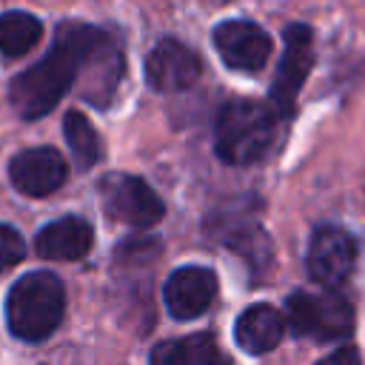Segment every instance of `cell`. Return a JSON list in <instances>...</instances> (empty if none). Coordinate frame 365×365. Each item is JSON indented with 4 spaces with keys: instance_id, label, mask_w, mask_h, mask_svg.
Wrapping results in <instances>:
<instances>
[{
    "instance_id": "cell-7",
    "label": "cell",
    "mask_w": 365,
    "mask_h": 365,
    "mask_svg": "<svg viewBox=\"0 0 365 365\" xmlns=\"http://www.w3.org/2000/svg\"><path fill=\"white\" fill-rule=\"evenodd\" d=\"M308 274L322 288H336L348 279L354 262H356V245L351 234L334 225H322L314 231L308 245Z\"/></svg>"
},
{
    "instance_id": "cell-19",
    "label": "cell",
    "mask_w": 365,
    "mask_h": 365,
    "mask_svg": "<svg viewBox=\"0 0 365 365\" xmlns=\"http://www.w3.org/2000/svg\"><path fill=\"white\" fill-rule=\"evenodd\" d=\"M359 359V354L354 351V348H342V351H336V354H331L325 362H356Z\"/></svg>"
},
{
    "instance_id": "cell-14",
    "label": "cell",
    "mask_w": 365,
    "mask_h": 365,
    "mask_svg": "<svg viewBox=\"0 0 365 365\" xmlns=\"http://www.w3.org/2000/svg\"><path fill=\"white\" fill-rule=\"evenodd\" d=\"M34 245L46 259H80L91 248V228L83 217H60L37 231Z\"/></svg>"
},
{
    "instance_id": "cell-11",
    "label": "cell",
    "mask_w": 365,
    "mask_h": 365,
    "mask_svg": "<svg viewBox=\"0 0 365 365\" xmlns=\"http://www.w3.org/2000/svg\"><path fill=\"white\" fill-rule=\"evenodd\" d=\"M68 165L54 148H26L9 163L14 188L26 197H46L66 182Z\"/></svg>"
},
{
    "instance_id": "cell-8",
    "label": "cell",
    "mask_w": 365,
    "mask_h": 365,
    "mask_svg": "<svg viewBox=\"0 0 365 365\" xmlns=\"http://www.w3.org/2000/svg\"><path fill=\"white\" fill-rule=\"evenodd\" d=\"M214 46L228 68L259 71L271 57V37L248 20H225L214 29Z\"/></svg>"
},
{
    "instance_id": "cell-17",
    "label": "cell",
    "mask_w": 365,
    "mask_h": 365,
    "mask_svg": "<svg viewBox=\"0 0 365 365\" xmlns=\"http://www.w3.org/2000/svg\"><path fill=\"white\" fill-rule=\"evenodd\" d=\"M63 131H66V143H68L74 165L80 171L91 168L100 160V137H97L94 125L80 111H68L63 120Z\"/></svg>"
},
{
    "instance_id": "cell-12",
    "label": "cell",
    "mask_w": 365,
    "mask_h": 365,
    "mask_svg": "<svg viewBox=\"0 0 365 365\" xmlns=\"http://www.w3.org/2000/svg\"><path fill=\"white\" fill-rule=\"evenodd\" d=\"M120 74H123L120 51L114 48L111 37L103 31V37L86 54V60L80 66V74H77V80L83 86V97L91 100V103H97V106H106V100L117 88Z\"/></svg>"
},
{
    "instance_id": "cell-10",
    "label": "cell",
    "mask_w": 365,
    "mask_h": 365,
    "mask_svg": "<svg viewBox=\"0 0 365 365\" xmlns=\"http://www.w3.org/2000/svg\"><path fill=\"white\" fill-rule=\"evenodd\" d=\"M200 71V57L180 40H160L145 57V80L154 91H182L197 83Z\"/></svg>"
},
{
    "instance_id": "cell-15",
    "label": "cell",
    "mask_w": 365,
    "mask_h": 365,
    "mask_svg": "<svg viewBox=\"0 0 365 365\" xmlns=\"http://www.w3.org/2000/svg\"><path fill=\"white\" fill-rule=\"evenodd\" d=\"M217 359H220V351L208 334L160 342L151 351V362H157V365H211Z\"/></svg>"
},
{
    "instance_id": "cell-5",
    "label": "cell",
    "mask_w": 365,
    "mask_h": 365,
    "mask_svg": "<svg viewBox=\"0 0 365 365\" xmlns=\"http://www.w3.org/2000/svg\"><path fill=\"white\" fill-rule=\"evenodd\" d=\"M97 194L108 217L134 228H148L160 222L165 211L154 188L134 174H106L97 185Z\"/></svg>"
},
{
    "instance_id": "cell-4",
    "label": "cell",
    "mask_w": 365,
    "mask_h": 365,
    "mask_svg": "<svg viewBox=\"0 0 365 365\" xmlns=\"http://www.w3.org/2000/svg\"><path fill=\"white\" fill-rule=\"evenodd\" d=\"M285 319H288L294 334L311 336V339H319V342L345 339L354 328L351 305L342 297H336L334 291H328V294L297 291L294 297H288Z\"/></svg>"
},
{
    "instance_id": "cell-16",
    "label": "cell",
    "mask_w": 365,
    "mask_h": 365,
    "mask_svg": "<svg viewBox=\"0 0 365 365\" xmlns=\"http://www.w3.org/2000/svg\"><path fill=\"white\" fill-rule=\"evenodd\" d=\"M43 34V26L37 17L26 11H6L0 14V54L20 57L26 54Z\"/></svg>"
},
{
    "instance_id": "cell-1",
    "label": "cell",
    "mask_w": 365,
    "mask_h": 365,
    "mask_svg": "<svg viewBox=\"0 0 365 365\" xmlns=\"http://www.w3.org/2000/svg\"><path fill=\"white\" fill-rule=\"evenodd\" d=\"M100 37H103V29L86 26V23H63L54 34L51 51L40 63H34L29 71L11 80L9 100L14 111L26 120H37L48 114L60 103V97L68 91V86L77 80L86 54Z\"/></svg>"
},
{
    "instance_id": "cell-2",
    "label": "cell",
    "mask_w": 365,
    "mask_h": 365,
    "mask_svg": "<svg viewBox=\"0 0 365 365\" xmlns=\"http://www.w3.org/2000/svg\"><path fill=\"white\" fill-rule=\"evenodd\" d=\"M66 314V288L57 274L31 271L20 277L6 297L9 331L23 342H43L57 331Z\"/></svg>"
},
{
    "instance_id": "cell-3",
    "label": "cell",
    "mask_w": 365,
    "mask_h": 365,
    "mask_svg": "<svg viewBox=\"0 0 365 365\" xmlns=\"http://www.w3.org/2000/svg\"><path fill=\"white\" fill-rule=\"evenodd\" d=\"M274 111L259 100H228L217 111L214 151L231 165L259 160L274 140Z\"/></svg>"
},
{
    "instance_id": "cell-9",
    "label": "cell",
    "mask_w": 365,
    "mask_h": 365,
    "mask_svg": "<svg viewBox=\"0 0 365 365\" xmlns=\"http://www.w3.org/2000/svg\"><path fill=\"white\" fill-rule=\"evenodd\" d=\"M214 297H217V277L211 268L202 265L177 268L163 285V299L174 319H194L205 314Z\"/></svg>"
},
{
    "instance_id": "cell-13",
    "label": "cell",
    "mask_w": 365,
    "mask_h": 365,
    "mask_svg": "<svg viewBox=\"0 0 365 365\" xmlns=\"http://www.w3.org/2000/svg\"><path fill=\"white\" fill-rule=\"evenodd\" d=\"M285 325H288V319L274 305L257 302V305L245 308L237 317L234 339L245 354L259 356V354H268V351H274L279 345V339L285 334Z\"/></svg>"
},
{
    "instance_id": "cell-18",
    "label": "cell",
    "mask_w": 365,
    "mask_h": 365,
    "mask_svg": "<svg viewBox=\"0 0 365 365\" xmlns=\"http://www.w3.org/2000/svg\"><path fill=\"white\" fill-rule=\"evenodd\" d=\"M23 257H26V242H23V237H20L11 225H3V222H0V271L14 268Z\"/></svg>"
},
{
    "instance_id": "cell-6",
    "label": "cell",
    "mask_w": 365,
    "mask_h": 365,
    "mask_svg": "<svg viewBox=\"0 0 365 365\" xmlns=\"http://www.w3.org/2000/svg\"><path fill=\"white\" fill-rule=\"evenodd\" d=\"M282 37H285V51H282L277 77L271 83V103H274L277 114L288 117L294 111L297 94H299L311 66H314V34L308 26L291 23Z\"/></svg>"
}]
</instances>
